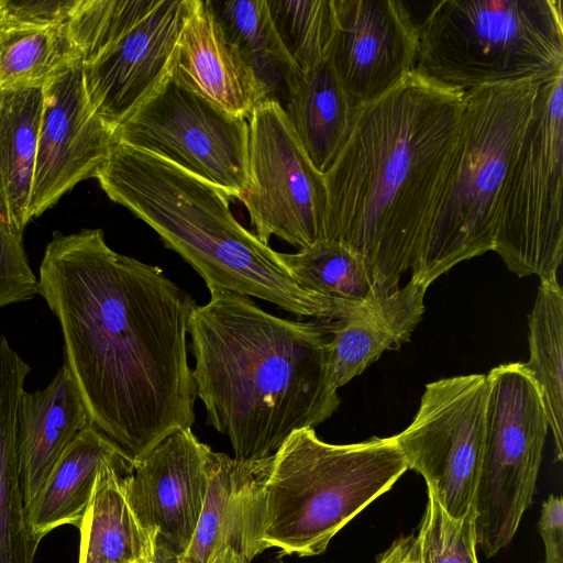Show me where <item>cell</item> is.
Listing matches in <instances>:
<instances>
[{
	"instance_id": "1",
	"label": "cell",
	"mask_w": 563,
	"mask_h": 563,
	"mask_svg": "<svg viewBox=\"0 0 563 563\" xmlns=\"http://www.w3.org/2000/svg\"><path fill=\"white\" fill-rule=\"evenodd\" d=\"M37 280L95 428L135 464L169 434L192 427L190 294L159 267L112 250L101 229L56 232Z\"/></svg>"
},
{
	"instance_id": "2",
	"label": "cell",
	"mask_w": 563,
	"mask_h": 563,
	"mask_svg": "<svg viewBox=\"0 0 563 563\" xmlns=\"http://www.w3.org/2000/svg\"><path fill=\"white\" fill-rule=\"evenodd\" d=\"M464 107L465 91L413 68L355 107L323 175L325 240L360 254L383 294L420 261L459 151Z\"/></svg>"
},
{
	"instance_id": "3",
	"label": "cell",
	"mask_w": 563,
	"mask_h": 563,
	"mask_svg": "<svg viewBox=\"0 0 563 563\" xmlns=\"http://www.w3.org/2000/svg\"><path fill=\"white\" fill-rule=\"evenodd\" d=\"M209 292L189 323L196 396L234 459H268L294 431L314 429L340 406L330 379L331 323L279 318L251 297Z\"/></svg>"
},
{
	"instance_id": "4",
	"label": "cell",
	"mask_w": 563,
	"mask_h": 563,
	"mask_svg": "<svg viewBox=\"0 0 563 563\" xmlns=\"http://www.w3.org/2000/svg\"><path fill=\"white\" fill-rule=\"evenodd\" d=\"M96 178L112 201L198 272L208 289L256 297L327 323L352 317L364 303L302 289L277 252L235 219L222 190L164 158L115 142Z\"/></svg>"
},
{
	"instance_id": "5",
	"label": "cell",
	"mask_w": 563,
	"mask_h": 563,
	"mask_svg": "<svg viewBox=\"0 0 563 563\" xmlns=\"http://www.w3.org/2000/svg\"><path fill=\"white\" fill-rule=\"evenodd\" d=\"M395 435L350 444L294 431L271 457L265 482L267 549L322 554L333 537L408 471Z\"/></svg>"
},
{
	"instance_id": "6",
	"label": "cell",
	"mask_w": 563,
	"mask_h": 563,
	"mask_svg": "<svg viewBox=\"0 0 563 563\" xmlns=\"http://www.w3.org/2000/svg\"><path fill=\"white\" fill-rule=\"evenodd\" d=\"M539 82L465 92L459 151L411 278L430 286L459 263L494 251L504 185L532 119Z\"/></svg>"
},
{
	"instance_id": "7",
	"label": "cell",
	"mask_w": 563,
	"mask_h": 563,
	"mask_svg": "<svg viewBox=\"0 0 563 563\" xmlns=\"http://www.w3.org/2000/svg\"><path fill=\"white\" fill-rule=\"evenodd\" d=\"M468 91L563 70L560 0H441L419 26L416 67Z\"/></svg>"
},
{
	"instance_id": "8",
	"label": "cell",
	"mask_w": 563,
	"mask_h": 563,
	"mask_svg": "<svg viewBox=\"0 0 563 563\" xmlns=\"http://www.w3.org/2000/svg\"><path fill=\"white\" fill-rule=\"evenodd\" d=\"M194 0H75L67 25L89 102L114 132L169 78Z\"/></svg>"
},
{
	"instance_id": "9",
	"label": "cell",
	"mask_w": 563,
	"mask_h": 563,
	"mask_svg": "<svg viewBox=\"0 0 563 563\" xmlns=\"http://www.w3.org/2000/svg\"><path fill=\"white\" fill-rule=\"evenodd\" d=\"M484 451L474 499L477 547L496 555L532 503L549 431L539 389L522 362L489 371Z\"/></svg>"
},
{
	"instance_id": "10",
	"label": "cell",
	"mask_w": 563,
	"mask_h": 563,
	"mask_svg": "<svg viewBox=\"0 0 563 563\" xmlns=\"http://www.w3.org/2000/svg\"><path fill=\"white\" fill-rule=\"evenodd\" d=\"M563 70L539 82L508 172L494 251L519 277H556L563 258Z\"/></svg>"
},
{
	"instance_id": "11",
	"label": "cell",
	"mask_w": 563,
	"mask_h": 563,
	"mask_svg": "<svg viewBox=\"0 0 563 563\" xmlns=\"http://www.w3.org/2000/svg\"><path fill=\"white\" fill-rule=\"evenodd\" d=\"M115 141L164 158L240 200L249 185V125L170 77L114 131Z\"/></svg>"
},
{
	"instance_id": "12",
	"label": "cell",
	"mask_w": 563,
	"mask_h": 563,
	"mask_svg": "<svg viewBox=\"0 0 563 563\" xmlns=\"http://www.w3.org/2000/svg\"><path fill=\"white\" fill-rule=\"evenodd\" d=\"M488 397L485 374L446 377L426 385L411 423L395 434L407 462L452 518L474 509Z\"/></svg>"
},
{
	"instance_id": "13",
	"label": "cell",
	"mask_w": 563,
	"mask_h": 563,
	"mask_svg": "<svg viewBox=\"0 0 563 563\" xmlns=\"http://www.w3.org/2000/svg\"><path fill=\"white\" fill-rule=\"evenodd\" d=\"M249 185L240 198L254 234L308 247L325 240L324 177L311 164L284 109L263 101L247 117Z\"/></svg>"
},
{
	"instance_id": "14",
	"label": "cell",
	"mask_w": 563,
	"mask_h": 563,
	"mask_svg": "<svg viewBox=\"0 0 563 563\" xmlns=\"http://www.w3.org/2000/svg\"><path fill=\"white\" fill-rule=\"evenodd\" d=\"M42 97L31 220L80 181L96 178L117 142L114 132L89 102L80 57L42 86Z\"/></svg>"
},
{
	"instance_id": "15",
	"label": "cell",
	"mask_w": 563,
	"mask_h": 563,
	"mask_svg": "<svg viewBox=\"0 0 563 563\" xmlns=\"http://www.w3.org/2000/svg\"><path fill=\"white\" fill-rule=\"evenodd\" d=\"M212 455L186 428L166 437L128 475L130 506L156 539L158 563H179L186 553L205 504Z\"/></svg>"
},
{
	"instance_id": "16",
	"label": "cell",
	"mask_w": 563,
	"mask_h": 563,
	"mask_svg": "<svg viewBox=\"0 0 563 563\" xmlns=\"http://www.w3.org/2000/svg\"><path fill=\"white\" fill-rule=\"evenodd\" d=\"M328 59L355 106L386 91L416 67L419 26L398 0H332Z\"/></svg>"
},
{
	"instance_id": "17",
	"label": "cell",
	"mask_w": 563,
	"mask_h": 563,
	"mask_svg": "<svg viewBox=\"0 0 563 563\" xmlns=\"http://www.w3.org/2000/svg\"><path fill=\"white\" fill-rule=\"evenodd\" d=\"M271 457L239 461L213 452L202 511L179 563H208L225 549L251 563L267 550L264 486Z\"/></svg>"
},
{
	"instance_id": "18",
	"label": "cell",
	"mask_w": 563,
	"mask_h": 563,
	"mask_svg": "<svg viewBox=\"0 0 563 563\" xmlns=\"http://www.w3.org/2000/svg\"><path fill=\"white\" fill-rule=\"evenodd\" d=\"M169 77L223 110L247 119L264 91L225 35L210 0H194Z\"/></svg>"
},
{
	"instance_id": "19",
	"label": "cell",
	"mask_w": 563,
	"mask_h": 563,
	"mask_svg": "<svg viewBox=\"0 0 563 563\" xmlns=\"http://www.w3.org/2000/svg\"><path fill=\"white\" fill-rule=\"evenodd\" d=\"M428 287L410 277L404 287L368 300L352 317L331 323L330 379L335 389L361 375L385 351L410 340L422 319Z\"/></svg>"
},
{
	"instance_id": "20",
	"label": "cell",
	"mask_w": 563,
	"mask_h": 563,
	"mask_svg": "<svg viewBox=\"0 0 563 563\" xmlns=\"http://www.w3.org/2000/svg\"><path fill=\"white\" fill-rule=\"evenodd\" d=\"M89 424L87 409L65 364L44 389L23 391L18 455L25 508L38 495L65 449Z\"/></svg>"
},
{
	"instance_id": "21",
	"label": "cell",
	"mask_w": 563,
	"mask_h": 563,
	"mask_svg": "<svg viewBox=\"0 0 563 563\" xmlns=\"http://www.w3.org/2000/svg\"><path fill=\"white\" fill-rule=\"evenodd\" d=\"M134 463L101 431L89 424L65 449L42 489L25 508L29 529L40 541L52 530L79 528L101 468Z\"/></svg>"
},
{
	"instance_id": "22",
	"label": "cell",
	"mask_w": 563,
	"mask_h": 563,
	"mask_svg": "<svg viewBox=\"0 0 563 563\" xmlns=\"http://www.w3.org/2000/svg\"><path fill=\"white\" fill-rule=\"evenodd\" d=\"M29 372L0 334V563H33L38 547L26 520L18 455L19 407Z\"/></svg>"
},
{
	"instance_id": "23",
	"label": "cell",
	"mask_w": 563,
	"mask_h": 563,
	"mask_svg": "<svg viewBox=\"0 0 563 563\" xmlns=\"http://www.w3.org/2000/svg\"><path fill=\"white\" fill-rule=\"evenodd\" d=\"M132 465L107 464L80 522L78 563H158L156 539L139 522L126 496Z\"/></svg>"
},
{
	"instance_id": "24",
	"label": "cell",
	"mask_w": 563,
	"mask_h": 563,
	"mask_svg": "<svg viewBox=\"0 0 563 563\" xmlns=\"http://www.w3.org/2000/svg\"><path fill=\"white\" fill-rule=\"evenodd\" d=\"M42 88L0 90V217L23 235L42 113Z\"/></svg>"
},
{
	"instance_id": "25",
	"label": "cell",
	"mask_w": 563,
	"mask_h": 563,
	"mask_svg": "<svg viewBox=\"0 0 563 563\" xmlns=\"http://www.w3.org/2000/svg\"><path fill=\"white\" fill-rule=\"evenodd\" d=\"M355 104L329 59L301 73L283 108L314 168L324 175L342 147Z\"/></svg>"
},
{
	"instance_id": "26",
	"label": "cell",
	"mask_w": 563,
	"mask_h": 563,
	"mask_svg": "<svg viewBox=\"0 0 563 563\" xmlns=\"http://www.w3.org/2000/svg\"><path fill=\"white\" fill-rule=\"evenodd\" d=\"M225 35L261 85L265 101L285 107L300 76L272 21L266 0L211 1Z\"/></svg>"
},
{
	"instance_id": "27",
	"label": "cell",
	"mask_w": 563,
	"mask_h": 563,
	"mask_svg": "<svg viewBox=\"0 0 563 563\" xmlns=\"http://www.w3.org/2000/svg\"><path fill=\"white\" fill-rule=\"evenodd\" d=\"M4 5V2H3ZM0 10V90L42 86L79 58L67 22L42 23Z\"/></svg>"
},
{
	"instance_id": "28",
	"label": "cell",
	"mask_w": 563,
	"mask_h": 563,
	"mask_svg": "<svg viewBox=\"0 0 563 563\" xmlns=\"http://www.w3.org/2000/svg\"><path fill=\"white\" fill-rule=\"evenodd\" d=\"M529 358L525 368L533 378L554 441L555 460L563 459V291L558 278L540 280L528 317Z\"/></svg>"
},
{
	"instance_id": "29",
	"label": "cell",
	"mask_w": 563,
	"mask_h": 563,
	"mask_svg": "<svg viewBox=\"0 0 563 563\" xmlns=\"http://www.w3.org/2000/svg\"><path fill=\"white\" fill-rule=\"evenodd\" d=\"M277 255L292 279L307 291L350 302L385 295L376 287L362 256L343 243L323 240L296 253Z\"/></svg>"
},
{
	"instance_id": "30",
	"label": "cell",
	"mask_w": 563,
	"mask_h": 563,
	"mask_svg": "<svg viewBox=\"0 0 563 563\" xmlns=\"http://www.w3.org/2000/svg\"><path fill=\"white\" fill-rule=\"evenodd\" d=\"M276 32L301 73L328 59L334 29L332 0H266Z\"/></svg>"
},
{
	"instance_id": "31",
	"label": "cell",
	"mask_w": 563,
	"mask_h": 563,
	"mask_svg": "<svg viewBox=\"0 0 563 563\" xmlns=\"http://www.w3.org/2000/svg\"><path fill=\"white\" fill-rule=\"evenodd\" d=\"M416 536L424 563H478L474 509L455 519L428 494Z\"/></svg>"
},
{
	"instance_id": "32",
	"label": "cell",
	"mask_w": 563,
	"mask_h": 563,
	"mask_svg": "<svg viewBox=\"0 0 563 563\" xmlns=\"http://www.w3.org/2000/svg\"><path fill=\"white\" fill-rule=\"evenodd\" d=\"M22 236L0 217V308L37 295L38 280L29 264Z\"/></svg>"
},
{
	"instance_id": "33",
	"label": "cell",
	"mask_w": 563,
	"mask_h": 563,
	"mask_svg": "<svg viewBox=\"0 0 563 563\" xmlns=\"http://www.w3.org/2000/svg\"><path fill=\"white\" fill-rule=\"evenodd\" d=\"M538 530L544 547L543 563H563V499L549 495L541 507Z\"/></svg>"
},
{
	"instance_id": "34",
	"label": "cell",
	"mask_w": 563,
	"mask_h": 563,
	"mask_svg": "<svg viewBox=\"0 0 563 563\" xmlns=\"http://www.w3.org/2000/svg\"><path fill=\"white\" fill-rule=\"evenodd\" d=\"M375 563H424L417 536L399 537L380 553Z\"/></svg>"
},
{
	"instance_id": "35",
	"label": "cell",
	"mask_w": 563,
	"mask_h": 563,
	"mask_svg": "<svg viewBox=\"0 0 563 563\" xmlns=\"http://www.w3.org/2000/svg\"><path fill=\"white\" fill-rule=\"evenodd\" d=\"M208 563H246L241 556H239L231 549H225L216 556H213Z\"/></svg>"
},
{
	"instance_id": "36",
	"label": "cell",
	"mask_w": 563,
	"mask_h": 563,
	"mask_svg": "<svg viewBox=\"0 0 563 563\" xmlns=\"http://www.w3.org/2000/svg\"><path fill=\"white\" fill-rule=\"evenodd\" d=\"M3 2H4V0H0V10H1L2 5H3Z\"/></svg>"
}]
</instances>
